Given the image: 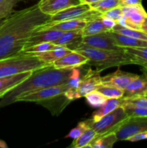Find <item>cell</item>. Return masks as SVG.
Masks as SVG:
<instances>
[{
  "mask_svg": "<svg viewBox=\"0 0 147 148\" xmlns=\"http://www.w3.org/2000/svg\"><path fill=\"white\" fill-rule=\"evenodd\" d=\"M68 90L69 88L66 83L63 85L48 87L37 91H35L32 93L18 98L16 102H35L39 103L43 101L60 96L64 94Z\"/></svg>",
  "mask_w": 147,
  "mask_h": 148,
  "instance_id": "9",
  "label": "cell"
},
{
  "mask_svg": "<svg viewBox=\"0 0 147 148\" xmlns=\"http://www.w3.org/2000/svg\"><path fill=\"white\" fill-rule=\"evenodd\" d=\"M141 31H142L143 33L147 34V16L145 17V19H144L142 25H141Z\"/></svg>",
  "mask_w": 147,
  "mask_h": 148,
  "instance_id": "41",
  "label": "cell"
},
{
  "mask_svg": "<svg viewBox=\"0 0 147 148\" xmlns=\"http://www.w3.org/2000/svg\"><path fill=\"white\" fill-rule=\"evenodd\" d=\"M120 106H121V98H109L102 106L99 107L96 111L93 113L91 119L94 122L99 121L102 117L111 113Z\"/></svg>",
  "mask_w": 147,
  "mask_h": 148,
  "instance_id": "22",
  "label": "cell"
},
{
  "mask_svg": "<svg viewBox=\"0 0 147 148\" xmlns=\"http://www.w3.org/2000/svg\"><path fill=\"white\" fill-rule=\"evenodd\" d=\"M82 37L83 35L82 30L65 31L57 40L53 42V43L74 51L82 43Z\"/></svg>",
  "mask_w": 147,
  "mask_h": 148,
  "instance_id": "19",
  "label": "cell"
},
{
  "mask_svg": "<svg viewBox=\"0 0 147 148\" xmlns=\"http://www.w3.org/2000/svg\"><path fill=\"white\" fill-rule=\"evenodd\" d=\"M147 97V75L143 74L133 80L124 89L123 97Z\"/></svg>",
  "mask_w": 147,
  "mask_h": 148,
  "instance_id": "18",
  "label": "cell"
},
{
  "mask_svg": "<svg viewBox=\"0 0 147 148\" xmlns=\"http://www.w3.org/2000/svg\"><path fill=\"white\" fill-rule=\"evenodd\" d=\"M145 139H147V131L141 132L134 134V135H133L132 137H131L128 139V141L137 142L141 140H145Z\"/></svg>",
  "mask_w": 147,
  "mask_h": 148,
  "instance_id": "39",
  "label": "cell"
},
{
  "mask_svg": "<svg viewBox=\"0 0 147 148\" xmlns=\"http://www.w3.org/2000/svg\"><path fill=\"white\" fill-rule=\"evenodd\" d=\"M100 72L97 69L93 70L91 68L86 71V74L82 77V81L76 90L78 98L85 97L87 94L98 89L102 84Z\"/></svg>",
  "mask_w": 147,
  "mask_h": 148,
  "instance_id": "11",
  "label": "cell"
},
{
  "mask_svg": "<svg viewBox=\"0 0 147 148\" xmlns=\"http://www.w3.org/2000/svg\"><path fill=\"white\" fill-rule=\"evenodd\" d=\"M142 71H143V73L145 74V75H147V69H145V68H143Z\"/></svg>",
  "mask_w": 147,
  "mask_h": 148,
  "instance_id": "44",
  "label": "cell"
},
{
  "mask_svg": "<svg viewBox=\"0 0 147 148\" xmlns=\"http://www.w3.org/2000/svg\"><path fill=\"white\" fill-rule=\"evenodd\" d=\"M51 16L42 12L37 4L14 12L0 26V59L18 54L32 33L50 21Z\"/></svg>",
  "mask_w": 147,
  "mask_h": 148,
  "instance_id": "1",
  "label": "cell"
},
{
  "mask_svg": "<svg viewBox=\"0 0 147 148\" xmlns=\"http://www.w3.org/2000/svg\"><path fill=\"white\" fill-rule=\"evenodd\" d=\"M4 19H1V20H0V26L2 25V23H4Z\"/></svg>",
  "mask_w": 147,
  "mask_h": 148,
  "instance_id": "45",
  "label": "cell"
},
{
  "mask_svg": "<svg viewBox=\"0 0 147 148\" xmlns=\"http://www.w3.org/2000/svg\"><path fill=\"white\" fill-rule=\"evenodd\" d=\"M85 98L88 104L93 108H99L108 100V98L105 95H102L98 90H95L85 95Z\"/></svg>",
  "mask_w": 147,
  "mask_h": 148,
  "instance_id": "33",
  "label": "cell"
},
{
  "mask_svg": "<svg viewBox=\"0 0 147 148\" xmlns=\"http://www.w3.org/2000/svg\"><path fill=\"white\" fill-rule=\"evenodd\" d=\"M100 0H79L82 4H93V3L97 2V1H99Z\"/></svg>",
  "mask_w": 147,
  "mask_h": 148,
  "instance_id": "42",
  "label": "cell"
},
{
  "mask_svg": "<svg viewBox=\"0 0 147 148\" xmlns=\"http://www.w3.org/2000/svg\"><path fill=\"white\" fill-rule=\"evenodd\" d=\"M56 45L52 42H45V43H37L29 47L24 48L20 53H30V54H37V53H43L52 50L56 47Z\"/></svg>",
  "mask_w": 147,
  "mask_h": 148,
  "instance_id": "31",
  "label": "cell"
},
{
  "mask_svg": "<svg viewBox=\"0 0 147 148\" xmlns=\"http://www.w3.org/2000/svg\"><path fill=\"white\" fill-rule=\"evenodd\" d=\"M79 4H81L79 0H40L37 5L42 12L53 16L68 7Z\"/></svg>",
  "mask_w": 147,
  "mask_h": 148,
  "instance_id": "14",
  "label": "cell"
},
{
  "mask_svg": "<svg viewBox=\"0 0 147 148\" xmlns=\"http://www.w3.org/2000/svg\"><path fill=\"white\" fill-rule=\"evenodd\" d=\"M87 21L89 20L77 19V20H65V21L56 22V23L48 22V23L40 25L35 30H57L65 32L70 31V30H82L84 27L86 25Z\"/></svg>",
  "mask_w": 147,
  "mask_h": 148,
  "instance_id": "15",
  "label": "cell"
},
{
  "mask_svg": "<svg viewBox=\"0 0 147 148\" xmlns=\"http://www.w3.org/2000/svg\"><path fill=\"white\" fill-rule=\"evenodd\" d=\"M138 76L139 75L136 74L123 72L120 69V66H118L115 72L108 74L104 77H101V82L102 85L124 90L128 84L138 78Z\"/></svg>",
  "mask_w": 147,
  "mask_h": 148,
  "instance_id": "12",
  "label": "cell"
},
{
  "mask_svg": "<svg viewBox=\"0 0 147 148\" xmlns=\"http://www.w3.org/2000/svg\"><path fill=\"white\" fill-rule=\"evenodd\" d=\"M88 59L80 53L71 51L61 59L55 61L51 64L53 67L56 69H69L80 68L83 65L86 64Z\"/></svg>",
  "mask_w": 147,
  "mask_h": 148,
  "instance_id": "13",
  "label": "cell"
},
{
  "mask_svg": "<svg viewBox=\"0 0 147 148\" xmlns=\"http://www.w3.org/2000/svg\"><path fill=\"white\" fill-rule=\"evenodd\" d=\"M89 128H90V126H89V119L86 120V121H81V122H79L78 124V125L75 128L71 130L70 132L66 136V138L69 137V138H71L73 140H75V139L80 137L86 130H87Z\"/></svg>",
  "mask_w": 147,
  "mask_h": 148,
  "instance_id": "35",
  "label": "cell"
},
{
  "mask_svg": "<svg viewBox=\"0 0 147 148\" xmlns=\"http://www.w3.org/2000/svg\"><path fill=\"white\" fill-rule=\"evenodd\" d=\"M48 65L51 64L43 62L36 55L20 53L0 59V77L25 72H32Z\"/></svg>",
  "mask_w": 147,
  "mask_h": 148,
  "instance_id": "4",
  "label": "cell"
},
{
  "mask_svg": "<svg viewBox=\"0 0 147 148\" xmlns=\"http://www.w3.org/2000/svg\"><path fill=\"white\" fill-rule=\"evenodd\" d=\"M118 141L115 132L108 133L97 137L86 147L90 148H112L114 144Z\"/></svg>",
  "mask_w": 147,
  "mask_h": 148,
  "instance_id": "24",
  "label": "cell"
},
{
  "mask_svg": "<svg viewBox=\"0 0 147 148\" xmlns=\"http://www.w3.org/2000/svg\"><path fill=\"white\" fill-rule=\"evenodd\" d=\"M0 148H7V145L3 140H0Z\"/></svg>",
  "mask_w": 147,
  "mask_h": 148,
  "instance_id": "43",
  "label": "cell"
},
{
  "mask_svg": "<svg viewBox=\"0 0 147 148\" xmlns=\"http://www.w3.org/2000/svg\"><path fill=\"white\" fill-rule=\"evenodd\" d=\"M147 131V117H129L115 132L118 140H128L137 133Z\"/></svg>",
  "mask_w": 147,
  "mask_h": 148,
  "instance_id": "8",
  "label": "cell"
},
{
  "mask_svg": "<svg viewBox=\"0 0 147 148\" xmlns=\"http://www.w3.org/2000/svg\"><path fill=\"white\" fill-rule=\"evenodd\" d=\"M71 51V50L68 49V48L64 47V46H57L55 49H52V50L43 52V53H37V54L35 55H36L40 60H42L45 63L48 64H51L55 61L61 59L67 53H70Z\"/></svg>",
  "mask_w": 147,
  "mask_h": 148,
  "instance_id": "21",
  "label": "cell"
},
{
  "mask_svg": "<svg viewBox=\"0 0 147 148\" xmlns=\"http://www.w3.org/2000/svg\"><path fill=\"white\" fill-rule=\"evenodd\" d=\"M97 137H99V136L95 132V130L92 128H89L87 130H86L80 137L74 140L73 143L70 147L74 148L86 147V145L90 144Z\"/></svg>",
  "mask_w": 147,
  "mask_h": 148,
  "instance_id": "27",
  "label": "cell"
},
{
  "mask_svg": "<svg viewBox=\"0 0 147 148\" xmlns=\"http://www.w3.org/2000/svg\"><path fill=\"white\" fill-rule=\"evenodd\" d=\"M101 17H102V22H103L105 27H106L107 30H108V31H110V30H112V29L115 27V25H117V22L114 21V20H111V19L108 18V17H103V16H101Z\"/></svg>",
  "mask_w": 147,
  "mask_h": 148,
  "instance_id": "38",
  "label": "cell"
},
{
  "mask_svg": "<svg viewBox=\"0 0 147 148\" xmlns=\"http://www.w3.org/2000/svg\"><path fill=\"white\" fill-rule=\"evenodd\" d=\"M22 0H0V20L6 19L14 12V8Z\"/></svg>",
  "mask_w": 147,
  "mask_h": 148,
  "instance_id": "32",
  "label": "cell"
},
{
  "mask_svg": "<svg viewBox=\"0 0 147 148\" xmlns=\"http://www.w3.org/2000/svg\"><path fill=\"white\" fill-rule=\"evenodd\" d=\"M105 95L108 99L109 98H122L124 95V90L115 87L107 86L101 84L97 90Z\"/></svg>",
  "mask_w": 147,
  "mask_h": 148,
  "instance_id": "34",
  "label": "cell"
},
{
  "mask_svg": "<svg viewBox=\"0 0 147 148\" xmlns=\"http://www.w3.org/2000/svg\"><path fill=\"white\" fill-rule=\"evenodd\" d=\"M101 16H102V13L92 10L89 4L81 3V4L68 7L56 13L54 15L51 16L49 22L56 23V22L77 20V19L91 20L98 18Z\"/></svg>",
  "mask_w": 147,
  "mask_h": 148,
  "instance_id": "6",
  "label": "cell"
},
{
  "mask_svg": "<svg viewBox=\"0 0 147 148\" xmlns=\"http://www.w3.org/2000/svg\"><path fill=\"white\" fill-rule=\"evenodd\" d=\"M33 72V71L25 72L11 76L0 77V99L19 84L27 79L32 75Z\"/></svg>",
  "mask_w": 147,
  "mask_h": 148,
  "instance_id": "17",
  "label": "cell"
},
{
  "mask_svg": "<svg viewBox=\"0 0 147 148\" xmlns=\"http://www.w3.org/2000/svg\"><path fill=\"white\" fill-rule=\"evenodd\" d=\"M128 118L123 107L120 106L110 114L97 121H92L89 119V126L93 129L97 135L102 136L111 132H115L121 124Z\"/></svg>",
  "mask_w": 147,
  "mask_h": 148,
  "instance_id": "5",
  "label": "cell"
},
{
  "mask_svg": "<svg viewBox=\"0 0 147 148\" xmlns=\"http://www.w3.org/2000/svg\"><path fill=\"white\" fill-rule=\"evenodd\" d=\"M125 53L131 57L133 64H138L147 69V47L124 48Z\"/></svg>",
  "mask_w": 147,
  "mask_h": 148,
  "instance_id": "23",
  "label": "cell"
},
{
  "mask_svg": "<svg viewBox=\"0 0 147 148\" xmlns=\"http://www.w3.org/2000/svg\"><path fill=\"white\" fill-rule=\"evenodd\" d=\"M82 43L86 46L99 49L107 50H121L122 48L118 47L111 36L109 31L103 32L92 36H83Z\"/></svg>",
  "mask_w": 147,
  "mask_h": 148,
  "instance_id": "10",
  "label": "cell"
},
{
  "mask_svg": "<svg viewBox=\"0 0 147 148\" xmlns=\"http://www.w3.org/2000/svg\"><path fill=\"white\" fill-rule=\"evenodd\" d=\"M142 0H120V7L133 6L141 4Z\"/></svg>",
  "mask_w": 147,
  "mask_h": 148,
  "instance_id": "40",
  "label": "cell"
},
{
  "mask_svg": "<svg viewBox=\"0 0 147 148\" xmlns=\"http://www.w3.org/2000/svg\"><path fill=\"white\" fill-rule=\"evenodd\" d=\"M102 16L108 17V18L109 19H111V20H114V21L118 23V21H119V20L122 18V16H123L122 7H115V8L112 9V10H109V11L102 14Z\"/></svg>",
  "mask_w": 147,
  "mask_h": 148,
  "instance_id": "36",
  "label": "cell"
},
{
  "mask_svg": "<svg viewBox=\"0 0 147 148\" xmlns=\"http://www.w3.org/2000/svg\"><path fill=\"white\" fill-rule=\"evenodd\" d=\"M72 69H56L52 65L37 69L32 75L6 94L0 101V108L16 103L18 98L35 91L48 87L66 84L69 82Z\"/></svg>",
  "mask_w": 147,
  "mask_h": 148,
  "instance_id": "2",
  "label": "cell"
},
{
  "mask_svg": "<svg viewBox=\"0 0 147 148\" xmlns=\"http://www.w3.org/2000/svg\"><path fill=\"white\" fill-rule=\"evenodd\" d=\"M82 30L83 36H92V35L108 31L105 27L101 17L87 21L86 25Z\"/></svg>",
  "mask_w": 147,
  "mask_h": 148,
  "instance_id": "26",
  "label": "cell"
},
{
  "mask_svg": "<svg viewBox=\"0 0 147 148\" xmlns=\"http://www.w3.org/2000/svg\"><path fill=\"white\" fill-rule=\"evenodd\" d=\"M112 30L115 32V33H120V34L128 36V37L147 40V34H146V33H143L141 30H134V29L122 27V26L118 25V23H117L115 27Z\"/></svg>",
  "mask_w": 147,
  "mask_h": 148,
  "instance_id": "30",
  "label": "cell"
},
{
  "mask_svg": "<svg viewBox=\"0 0 147 148\" xmlns=\"http://www.w3.org/2000/svg\"><path fill=\"white\" fill-rule=\"evenodd\" d=\"M63 33V31L57 30H35L27 40L24 48L29 47V46L37 44V43H45V42L53 43L54 41L57 40Z\"/></svg>",
  "mask_w": 147,
  "mask_h": 148,
  "instance_id": "16",
  "label": "cell"
},
{
  "mask_svg": "<svg viewBox=\"0 0 147 148\" xmlns=\"http://www.w3.org/2000/svg\"><path fill=\"white\" fill-rule=\"evenodd\" d=\"M125 110L129 117H147V108H129Z\"/></svg>",
  "mask_w": 147,
  "mask_h": 148,
  "instance_id": "37",
  "label": "cell"
},
{
  "mask_svg": "<svg viewBox=\"0 0 147 148\" xmlns=\"http://www.w3.org/2000/svg\"><path fill=\"white\" fill-rule=\"evenodd\" d=\"M54 101L55 102H51L48 100V101H43L39 103L48 108L53 114H59L66 108V106L69 103L71 102L70 100H69L65 96L64 94L54 98Z\"/></svg>",
  "mask_w": 147,
  "mask_h": 148,
  "instance_id": "25",
  "label": "cell"
},
{
  "mask_svg": "<svg viewBox=\"0 0 147 148\" xmlns=\"http://www.w3.org/2000/svg\"><path fill=\"white\" fill-rule=\"evenodd\" d=\"M121 106L124 108H147V97H122L121 98Z\"/></svg>",
  "mask_w": 147,
  "mask_h": 148,
  "instance_id": "28",
  "label": "cell"
},
{
  "mask_svg": "<svg viewBox=\"0 0 147 148\" xmlns=\"http://www.w3.org/2000/svg\"><path fill=\"white\" fill-rule=\"evenodd\" d=\"M122 10L123 16L117 23L122 27L141 30V25L147 16L142 4L125 6L122 7Z\"/></svg>",
  "mask_w": 147,
  "mask_h": 148,
  "instance_id": "7",
  "label": "cell"
},
{
  "mask_svg": "<svg viewBox=\"0 0 147 148\" xmlns=\"http://www.w3.org/2000/svg\"><path fill=\"white\" fill-rule=\"evenodd\" d=\"M109 32L111 36L113 38L115 44L118 47H120L122 49H124V48L147 47V40L128 37V36L115 33L112 30H110Z\"/></svg>",
  "mask_w": 147,
  "mask_h": 148,
  "instance_id": "20",
  "label": "cell"
},
{
  "mask_svg": "<svg viewBox=\"0 0 147 148\" xmlns=\"http://www.w3.org/2000/svg\"><path fill=\"white\" fill-rule=\"evenodd\" d=\"M74 51L80 53L88 59L86 64L95 66L97 70L102 72L108 68L133 64L131 57L121 50H107L92 48L81 43Z\"/></svg>",
  "mask_w": 147,
  "mask_h": 148,
  "instance_id": "3",
  "label": "cell"
},
{
  "mask_svg": "<svg viewBox=\"0 0 147 148\" xmlns=\"http://www.w3.org/2000/svg\"><path fill=\"white\" fill-rule=\"evenodd\" d=\"M89 6L92 10L103 14L115 7H120V0H100Z\"/></svg>",
  "mask_w": 147,
  "mask_h": 148,
  "instance_id": "29",
  "label": "cell"
}]
</instances>
